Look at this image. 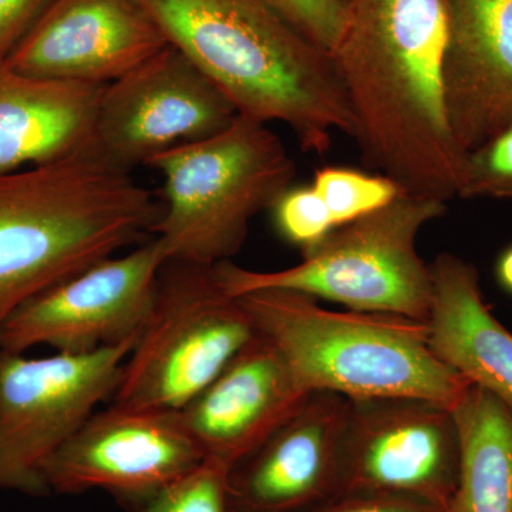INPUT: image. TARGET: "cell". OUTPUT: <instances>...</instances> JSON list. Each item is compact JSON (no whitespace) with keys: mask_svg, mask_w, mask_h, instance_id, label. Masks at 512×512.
Returning <instances> with one entry per match:
<instances>
[{"mask_svg":"<svg viewBox=\"0 0 512 512\" xmlns=\"http://www.w3.org/2000/svg\"><path fill=\"white\" fill-rule=\"evenodd\" d=\"M447 0H352L333 52L363 164L404 194L448 202L464 158L444 104Z\"/></svg>","mask_w":512,"mask_h":512,"instance_id":"obj_1","label":"cell"},{"mask_svg":"<svg viewBox=\"0 0 512 512\" xmlns=\"http://www.w3.org/2000/svg\"><path fill=\"white\" fill-rule=\"evenodd\" d=\"M177 47L238 114L285 124L306 153L325 154L355 121L335 60L264 0H143Z\"/></svg>","mask_w":512,"mask_h":512,"instance_id":"obj_2","label":"cell"},{"mask_svg":"<svg viewBox=\"0 0 512 512\" xmlns=\"http://www.w3.org/2000/svg\"><path fill=\"white\" fill-rule=\"evenodd\" d=\"M163 205L92 146L0 173V322L36 293L153 235Z\"/></svg>","mask_w":512,"mask_h":512,"instance_id":"obj_3","label":"cell"},{"mask_svg":"<svg viewBox=\"0 0 512 512\" xmlns=\"http://www.w3.org/2000/svg\"><path fill=\"white\" fill-rule=\"evenodd\" d=\"M238 299L305 392L350 400L416 397L453 409L471 384L430 348L427 322L332 311L313 296L285 289Z\"/></svg>","mask_w":512,"mask_h":512,"instance_id":"obj_4","label":"cell"},{"mask_svg":"<svg viewBox=\"0 0 512 512\" xmlns=\"http://www.w3.org/2000/svg\"><path fill=\"white\" fill-rule=\"evenodd\" d=\"M148 167L164 178L153 237L167 261L204 266L237 255L252 218L269 210L296 175L281 138L242 114L217 136L171 148Z\"/></svg>","mask_w":512,"mask_h":512,"instance_id":"obj_5","label":"cell"},{"mask_svg":"<svg viewBox=\"0 0 512 512\" xmlns=\"http://www.w3.org/2000/svg\"><path fill=\"white\" fill-rule=\"evenodd\" d=\"M447 202L402 194L372 214L340 225L302 251L301 264L259 272L231 261L214 266L229 296L285 289L346 306L350 311L389 313L427 322L433 276L417 252V237L443 217Z\"/></svg>","mask_w":512,"mask_h":512,"instance_id":"obj_6","label":"cell"},{"mask_svg":"<svg viewBox=\"0 0 512 512\" xmlns=\"http://www.w3.org/2000/svg\"><path fill=\"white\" fill-rule=\"evenodd\" d=\"M214 266L165 262L111 404L180 412L255 338L254 320Z\"/></svg>","mask_w":512,"mask_h":512,"instance_id":"obj_7","label":"cell"},{"mask_svg":"<svg viewBox=\"0 0 512 512\" xmlns=\"http://www.w3.org/2000/svg\"><path fill=\"white\" fill-rule=\"evenodd\" d=\"M136 342L46 357L0 349V490L50 495L46 461L111 399Z\"/></svg>","mask_w":512,"mask_h":512,"instance_id":"obj_8","label":"cell"},{"mask_svg":"<svg viewBox=\"0 0 512 512\" xmlns=\"http://www.w3.org/2000/svg\"><path fill=\"white\" fill-rule=\"evenodd\" d=\"M167 262L156 238L36 293L0 322V349L89 353L137 340Z\"/></svg>","mask_w":512,"mask_h":512,"instance_id":"obj_9","label":"cell"},{"mask_svg":"<svg viewBox=\"0 0 512 512\" xmlns=\"http://www.w3.org/2000/svg\"><path fill=\"white\" fill-rule=\"evenodd\" d=\"M237 116L225 94L168 45L104 86L92 147L131 173L171 148L217 136Z\"/></svg>","mask_w":512,"mask_h":512,"instance_id":"obj_10","label":"cell"},{"mask_svg":"<svg viewBox=\"0 0 512 512\" xmlns=\"http://www.w3.org/2000/svg\"><path fill=\"white\" fill-rule=\"evenodd\" d=\"M350 403L336 494L406 495L447 511L460 466L450 407L416 397Z\"/></svg>","mask_w":512,"mask_h":512,"instance_id":"obj_11","label":"cell"},{"mask_svg":"<svg viewBox=\"0 0 512 512\" xmlns=\"http://www.w3.org/2000/svg\"><path fill=\"white\" fill-rule=\"evenodd\" d=\"M204 463L180 413L111 404L46 461L43 480L50 494L101 490L138 511Z\"/></svg>","mask_w":512,"mask_h":512,"instance_id":"obj_12","label":"cell"},{"mask_svg":"<svg viewBox=\"0 0 512 512\" xmlns=\"http://www.w3.org/2000/svg\"><path fill=\"white\" fill-rule=\"evenodd\" d=\"M168 45L143 0H53L6 59L40 79L109 84Z\"/></svg>","mask_w":512,"mask_h":512,"instance_id":"obj_13","label":"cell"},{"mask_svg":"<svg viewBox=\"0 0 512 512\" xmlns=\"http://www.w3.org/2000/svg\"><path fill=\"white\" fill-rule=\"evenodd\" d=\"M350 399L315 392L228 473L229 500L251 512H301L338 493Z\"/></svg>","mask_w":512,"mask_h":512,"instance_id":"obj_14","label":"cell"},{"mask_svg":"<svg viewBox=\"0 0 512 512\" xmlns=\"http://www.w3.org/2000/svg\"><path fill=\"white\" fill-rule=\"evenodd\" d=\"M311 394L296 382L279 350L256 333L178 413L204 460L229 471L261 446Z\"/></svg>","mask_w":512,"mask_h":512,"instance_id":"obj_15","label":"cell"},{"mask_svg":"<svg viewBox=\"0 0 512 512\" xmlns=\"http://www.w3.org/2000/svg\"><path fill=\"white\" fill-rule=\"evenodd\" d=\"M444 104L461 153L512 121V0H447Z\"/></svg>","mask_w":512,"mask_h":512,"instance_id":"obj_16","label":"cell"},{"mask_svg":"<svg viewBox=\"0 0 512 512\" xmlns=\"http://www.w3.org/2000/svg\"><path fill=\"white\" fill-rule=\"evenodd\" d=\"M104 86L28 76L0 57V173L52 163L92 146Z\"/></svg>","mask_w":512,"mask_h":512,"instance_id":"obj_17","label":"cell"},{"mask_svg":"<svg viewBox=\"0 0 512 512\" xmlns=\"http://www.w3.org/2000/svg\"><path fill=\"white\" fill-rule=\"evenodd\" d=\"M433 276L429 345L468 382L512 407V333L484 302L476 266L443 252L430 265Z\"/></svg>","mask_w":512,"mask_h":512,"instance_id":"obj_18","label":"cell"},{"mask_svg":"<svg viewBox=\"0 0 512 512\" xmlns=\"http://www.w3.org/2000/svg\"><path fill=\"white\" fill-rule=\"evenodd\" d=\"M451 412L460 466L447 512H512V407L471 383Z\"/></svg>","mask_w":512,"mask_h":512,"instance_id":"obj_19","label":"cell"},{"mask_svg":"<svg viewBox=\"0 0 512 512\" xmlns=\"http://www.w3.org/2000/svg\"><path fill=\"white\" fill-rule=\"evenodd\" d=\"M312 187L325 202L336 228L386 207L403 192L390 178L345 167L320 168Z\"/></svg>","mask_w":512,"mask_h":512,"instance_id":"obj_20","label":"cell"},{"mask_svg":"<svg viewBox=\"0 0 512 512\" xmlns=\"http://www.w3.org/2000/svg\"><path fill=\"white\" fill-rule=\"evenodd\" d=\"M458 197L512 200V121L466 154Z\"/></svg>","mask_w":512,"mask_h":512,"instance_id":"obj_21","label":"cell"},{"mask_svg":"<svg viewBox=\"0 0 512 512\" xmlns=\"http://www.w3.org/2000/svg\"><path fill=\"white\" fill-rule=\"evenodd\" d=\"M276 232L305 251L335 229L325 202L312 185L289 187L269 208Z\"/></svg>","mask_w":512,"mask_h":512,"instance_id":"obj_22","label":"cell"},{"mask_svg":"<svg viewBox=\"0 0 512 512\" xmlns=\"http://www.w3.org/2000/svg\"><path fill=\"white\" fill-rule=\"evenodd\" d=\"M227 468L205 461L137 512H231Z\"/></svg>","mask_w":512,"mask_h":512,"instance_id":"obj_23","label":"cell"},{"mask_svg":"<svg viewBox=\"0 0 512 512\" xmlns=\"http://www.w3.org/2000/svg\"><path fill=\"white\" fill-rule=\"evenodd\" d=\"M309 42L330 56L348 23L352 0H264Z\"/></svg>","mask_w":512,"mask_h":512,"instance_id":"obj_24","label":"cell"},{"mask_svg":"<svg viewBox=\"0 0 512 512\" xmlns=\"http://www.w3.org/2000/svg\"><path fill=\"white\" fill-rule=\"evenodd\" d=\"M301 512H447L444 508L406 495L339 493Z\"/></svg>","mask_w":512,"mask_h":512,"instance_id":"obj_25","label":"cell"},{"mask_svg":"<svg viewBox=\"0 0 512 512\" xmlns=\"http://www.w3.org/2000/svg\"><path fill=\"white\" fill-rule=\"evenodd\" d=\"M53 0H0V57H8Z\"/></svg>","mask_w":512,"mask_h":512,"instance_id":"obj_26","label":"cell"},{"mask_svg":"<svg viewBox=\"0 0 512 512\" xmlns=\"http://www.w3.org/2000/svg\"><path fill=\"white\" fill-rule=\"evenodd\" d=\"M497 276L500 284L512 293V247L505 249L498 259Z\"/></svg>","mask_w":512,"mask_h":512,"instance_id":"obj_27","label":"cell"},{"mask_svg":"<svg viewBox=\"0 0 512 512\" xmlns=\"http://www.w3.org/2000/svg\"><path fill=\"white\" fill-rule=\"evenodd\" d=\"M231 512H251V511L241 510V508L235 507V505L231 504Z\"/></svg>","mask_w":512,"mask_h":512,"instance_id":"obj_28","label":"cell"}]
</instances>
